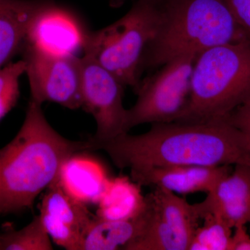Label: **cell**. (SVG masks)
<instances>
[{
    "label": "cell",
    "instance_id": "44dd1931",
    "mask_svg": "<svg viewBox=\"0 0 250 250\" xmlns=\"http://www.w3.org/2000/svg\"><path fill=\"white\" fill-rule=\"evenodd\" d=\"M239 27L250 39V0H224Z\"/></svg>",
    "mask_w": 250,
    "mask_h": 250
},
{
    "label": "cell",
    "instance_id": "5b68a950",
    "mask_svg": "<svg viewBox=\"0 0 250 250\" xmlns=\"http://www.w3.org/2000/svg\"><path fill=\"white\" fill-rule=\"evenodd\" d=\"M160 4L138 0L131 9L107 27L88 33L83 55L113 74L124 86L134 91L143 75L146 49L160 23Z\"/></svg>",
    "mask_w": 250,
    "mask_h": 250
},
{
    "label": "cell",
    "instance_id": "5bb4252c",
    "mask_svg": "<svg viewBox=\"0 0 250 250\" xmlns=\"http://www.w3.org/2000/svg\"><path fill=\"white\" fill-rule=\"evenodd\" d=\"M54 0H0V68L22 52L31 21Z\"/></svg>",
    "mask_w": 250,
    "mask_h": 250
},
{
    "label": "cell",
    "instance_id": "4fadbf2b",
    "mask_svg": "<svg viewBox=\"0 0 250 250\" xmlns=\"http://www.w3.org/2000/svg\"><path fill=\"white\" fill-rule=\"evenodd\" d=\"M229 170V166H161L131 170L130 175L141 187L165 189L181 195L207 194Z\"/></svg>",
    "mask_w": 250,
    "mask_h": 250
},
{
    "label": "cell",
    "instance_id": "9a60e30c",
    "mask_svg": "<svg viewBox=\"0 0 250 250\" xmlns=\"http://www.w3.org/2000/svg\"><path fill=\"white\" fill-rule=\"evenodd\" d=\"M147 220V205L142 214L129 220H104L95 215L85 231L83 250H125L141 236Z\"/></svg>",
    "mask_w": 250,
    "mask_h": 250
},
{
    "label": "cell",
    "instance_id": "7a4b0ae2",
    "mask_svg": "<svg viewBox=\"0 0 250 250\" xmlns=\"http://www.w3.org/2000/svg\"><path fill=\"white\" fill-rule=\"evenodd\" d=\"M42 105L30 100L24 123L0 149V215L32 208L36 199L60 178L77 153L92 150L89 141H71L49 125Z\"/></svg>",
    "mask_w": 250,
    "mask_h": 250
},
{
    "label": "cell",
    "instance_id": "cb8c5ba5",
    "mask_svg": "<svg viewBox=\"0 0 250 250\" xmlns=\"http://www.w3.org/2000/svg\"></svg>",
    "mask_w": 250,
    "mask_h": 250
},
{
    "label": "cell",
    "instance_id": "ac0fdd59",
    "mask_svg": "<svg viewBox=\"0 0 250 250\" xmlns=\"http://www.w3.org/2000/svg\"><path fill=\"white\" fill-rule=\"evenodd\" d=\"M202 220L188 250H230L233 229L216 215H206Z\"/></svg>",
    "mask_w": 250,
    "mask_h": 250
},
{
    "label": "cell",
    "instance_id": "3957f363",
    "mask_svg": "<svg viewBox=\"0 0 250 250\" xmlns=\"http://www.w3.org/2000/svg\"><path fill=\"white\" fill-rule=\"evenodd\" d=\"M160 7V23L146 49L143 73L182 54L250 39L224 0H165Z\"/></svg>",
    "mask_w": 250,
    "mask_h": 250
},
{
    "label": "cell",
    "instance_id": "6da1fadb",
    "mask_svg": "<svg viewBox=\"0 0 250 250\" xmlns=\"http://www.w3.org/2000/svg\"><path fill=\"white\" fill-rule=\"evenodd\" d=\"M91 143L123 170L173 166H250V146L226 119L152 124L147 132Z\"/></svg>",
    "mask_w": 250,
    "mask_h": 250
},
{
    "label": "cell",
    "instance_id": "7402d4cb",
    "mask_svg": "<svg viewBox=\"0 0 250 250\" xmlns=\"http://www.w3.org/2000/svg\"><path fill=\"white\" fill-rule=\"evenodd\" d=\"M233 229L230 250H250V235L246 225H239Z\"/></svg>",
    "mask_w": 250,
    "mask_h": 250
},
{
    "label": "cell",
    "instance_id": "ffe728a7",
    "mask_svg": "<svg viewBox=\"0 0 250 250\" xmlns=\"http://www.w3.org/2000/svg\"><path fill=\"white\" fill-rule=\"evenodd\" d=\"M226 120L241 131L250 146V98L233 110Z\"/></svg>",
    "mask_w": 250,
    "mask_h": 250
},
{
    "label": "cell",
    "instance_id": "9c48e42d",
    "mask_svg": "<svg viewBox=\"0 0 250 250\" xmlns=\"http://www.w3.org/2000/svg\"><path fill=\"white\" fill-rule=\"evenodd\" d=\"M82 65V105L96 122L95 134L90 143L104 142L129 133L126 130L127 109L123 105L124 85L113 74L83 55Z\"/></svg>",
    "mask_w": 250,
    "mask_h": 250
},
{
    "label": "cell",
    "instance_id": "52a82bcc",
    "mask_svg": "<svg viewBox=\"0 0 250 250\" xmlns=\"http://www.w3.org/2000/svg\"><path fill=\"white\" fill-rule=\"evenodd\" d=\"M153 189L146 196V228L125 250H188L201 220L195 205L165 189Z\"/></svg>",
    "mask_w": 250,
    "mask_h": 250
},
{
    "label": "cell",
    "instance_id": "7c38bea8",
    "mask_svg": "<svg viewBox=\"0 0 250 250\" xmlns=\"http://www.w3.org/2000/svg\"><path fill=\"white\" fill-rule=\"evenodd\" d=\"M194 205L201 220L206 215H216L232 229L250 223V166H235L204 201Z\"/></svg>",
    "mask_w": 250,
    "mask_h": 250
},
{
    "label": "cell",
    "instance_id": "e0dca14e",
    "mask_svg": "<svg viewBox=\"0 0 250 250\" xmlns=\"http://www.w3.org/2000/svg\"><path fill=\"white\" fill-rule=\"evenodd\" d=\"M52 250L50 237L40 215L21 230L0 234V250Z\"/></svg>",
    "mask_w": 250,
    "mask_h": 250
},
{
    "label": "cell",
    "instance_id": "277c9868",
    "mask_svg": "<svg viewBox=\"0 0 250 250\" xmlns=\"http://www.w3.org/2000/svg\"><path fill=\"white\" fill-rule=\"evenodd\" d=\"M190 85L188 107L178 122L226 119L250 98V39L197 54Z\"/></svg>",
    "mask_w": 250,
    "mask_h": 250
},
{
    "label": "cell",
    "instance_id": "d6986e66",
    "mask_svg": "<svg viewBox=\"0 0 250 250\" xmlns=\"http://www.w3.org/2000/svg\"><path fill=\"white\" fill-rule=\"evenodd\" d=\"M26 72L24 60L9 62L0 68V121L16 106L20 97V79Z\"/></svg>",
    "mask_w": 250,
    "mask_h": 250
},
{
    "label": "cell",
    "instance_id": "ba28073f",
    "mask_svg": "<svg viewBox=\"0 0 250 250\" xmlns=\"http://www.w3.org/2000/svg\"><path fill=\"white\" fill-rule=\"evenodd\" d=\"M31 101L59 104L69 109L82 108V65L75 55H57L24 45Z\"/></svg>",
    "mask_w": 250,
    "mask_h": 250
},
{
    "label": "cell",
    "instance_id": "8fae6325",
    "mask_svg": "<svg viewBox=\"0 0 250 250\" xmlns=\"http://www.w3.org/2000/svg\"><path fill=\"white\" fill-rule=\"evenodd\" d=\"M87 34L76 18L54 0L31 21L24 45L47 53L77 56L83 50Z\"/></svg>",
    "mask_w": 250,
    "mask_h": 250
},
{
    "label": "cell",
    "instance_id": "30bf717a",
    "mask_svg": "<svg viewBox=\"0 0 250 250\" xmlns=\"http://www.w3.org/2000/svg\"><path fill=\"white\" fill-rule=\"evenodd\" d=\"M40 216L49 237L67 250H83L85 231L95 215L57 179L45 190Z\"/></svg>",
    "mask_w": 250,
    "mask_h": 250
},
{
    "label": "cell",
    "instance_id": "8992f818",
    "mask_svg": "<svg viewBox=\"0 0 250 250\" xmlns=\"http://www.w3.org/2000/svg\"><path fill=\"white\" fill-rule=\"evenodd\" d=\"M197 54L178 56L142 79L135 90L137 100L127 109L126 130L143 124L178 122L188 107L190 84Z\"/></svg>",
    "mask_w": 250,
    "mask_h": 250
},
{
    "label": "cell",
    "instance_id": "2e32d148",
    "mask_svg": "<svg viewBox=\"0 0 250 250\" xmlns=\"http://www.w3.org/2000/svg\"><path fill=\"white\" fill-rule=\"evenodd\" d=\"M141 186L126 177L111 179L98 202L96 216L108 220H126L142 214L146 196Z\"/></svg>",
    "mask_w": 250,
    "mask_h": 250
},
{
    "label": "cell",
    "instance_id": "603a6c76",
    "mask_svg": "<svg viewBox=\"0 0 250 250\" xmlns=\"http://www.w3.org/2000/svg\"><path fill=\"white\" fill-rule=\"evenodd\" d=\"M123 1L124 0H109L110 4L113 5V6H117V5L122 4ZM149 1H153V2H155L156 4H161L165 0H149Z\"/></svg>",
    "mask_w": 250,
    "mask_h": 250
}]
</instances>
